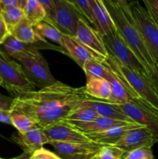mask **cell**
Returning a JSON list of instances; mask_svg holds the SVG:
<instances>
[{"mask_svg": "<svg viewBox=\"0 0 158 159\" xmlns=\"http://www.w3.org/2000/svg\"><path fill=\"white\" fill-rule=\"evenodd\" d=\"M88 98L85 86L74 88L57 81L50 86L13 98L11 111L26 115L44 129L66 119Z\"/></svg>", "mask_w": 158, "mask_h": 159, "instance_id": "1", "label": "cell"}, {"mask_svg": "<svg viewBox=\"0 0 158 159\" xmlns=\"http://www.w3.org/2000/svg\"><path fill=\"white\" fill-rule=\"evenodd\" d=\"M103 2L119 34L143 65L149 74V71L156 64L135 24L129 2L125 0H104Z\"/></svg>", "mask_w": 158, "mask_h": 159, "instance_id": "2", "label": "cell"}, {"mask_svg": "<svg viewBox=\"0 0 158 159\" xmlns=\"http://www.w3.org/2000/svg\"><path fill=\"white\" fill-rule=\"evenodd\" d=\"M105 62L119 78L132 100L141 99L153 108L158 109L157 91L150 78L129 69L109 54Z\"/></svg>", "mask_w": 158, "mask_h": 159, "instance_id": "3", "label": "cell"}, {"mask_svg": "<svg viewBox=\"0 0 158 159\" xmlns=\"http://www.w3.org/2000/svg\"><path fill=\"white\" fill-rule=\"evenodd\" d=\"M0 79L2 85L13 98L36 91L37 87L25 74L20 63L0 50Z\"/></svg>", "mask_w": 158, "mask_h": 159, "instance_id": "4", "label": "cell"}, {"mask_svg": "<svg viewBox=\"0 0 158 159\" xmlns=\"http://www.w3.org/2000/svg\"><path fill=\"white\" fill-rule=\"evenodd\" d=\"M20 62L25 74L37 88L43 89L57 82L52 75L47 61L39 51H26L10 56Z\"/></svg>", "mask_w": 158, "mask_h": 159, "instance_id": "5", "label": "cell"}, {"mask_svg": "<svg viewBox=\"0 0 158 159\" xmlns=\"http://www.w3.org/2000/svg\"><path fill=\"white\" fill-rule=\"evenodd\" d=\"M129 6L135 24L158 65V26L139 2H131Z\"/></svg>", "mask_w": 158, "mask_h": 159, "instance_id": "6", "label": "cell"}, {"mask_svg": "<svg viewBox=\"0 0 158 159\" xmlns=\"http://www.w3.org/2000/svg\"><path fill=\"white\" fill-rule=\"evenodd\" d=\"M102 40L108 54L118 59L129 69L150 78L147 70L129 47L125 43L118 31L115 34L104 36L102 37Z\"/></svg>", "mask_w": 158, "mask_h": 159, "instance_id": "7", "label": "cell"}, {"mask_svg": "<svg viewBox=\"0 0 158 159\" xmlns=\"http://www.w3.org/2000/svg\"><path fill=\"white\" fill-rule=\"evenodd\" d=\"M83 18L71 0H56L53 24L64 35L75 37L79 20Z\"/></svg>", "mask_w": 158, "mask_h": 159, "instance_id": "8", "label": "cell"}, {"mask_svg": "<svg viewBox=\"0 0 158 159\" xmlns=\"http://www.w3.org/2000/svg\"><path fill=\"white\" fill-rule=\"evenodd\" d=\"M55 150V153L61 159H91L99 154L102 144L88 142L65 143L49 141Z\"/></svg>", "mask_w": 158, "mask_h": 159, "instance_id": "9", "label": "cell"}, {"mask_svg": "<svg viewBox=\"0 0 158 159\" xmlns=\"http://www.w3.org/2000/svg\"><path fill=\"white\" fill-rule=\"evenodd\" d=\"M121 110L133 122L147 127L153 133L155 143H158V119L143 104L141 99L119 104Z\"/></svg>", "mask_w": 158, "mask_h": 159, "instance_id": "10", "label": "cell"}, {"mask_svg": "<svg viewBox=\"0 0 158 159\" xmlns=\"http://www.w3.org/2000/svg\"><path fill=\"white\" fill-rule=\"evenodd\" d=\"M74 37L81 44L99 55L102 56L105 58L108 56V51L105 48L102 37L88 24V22L85 21V19L81 18L79 20L77 32Z\"/></svg>", "mask_w": 158, "mask_h": 159, "instance_id": "11", "label": "cell"}, {"mask_svg": "<svg viewBox=\"0 0 158 159\" xmlns=\"http://www.w3.org/2000/svg\"><path fill=\"white\" fill-rule=\"evenodd\" d=\"M154 144L153 133L147 127H142L130 130L113 146L122 150L126 155L140 148H152Z\"/></svg>", "mask_w": 158, "mask_h": 159, "instance_id": "12", "label": "cell"}, {"mask_svg": "<svg viewBox=\"0 0 158 159\" xmlns=\"http://www.w3.org/2000/svg\"><path fill=\"white\" fill-rule=\"evenodd\" d=\"M49 141L74 143L88 142L90 141L85 134L74 128L71 124L64 121L57 123L43 129Z\"/></svg>", "mask_w": 158, "mask_h": 159, "instance_id": "13", "label": "cell"}, {"mask_svg": "<svg viewBox=\"0 0 158 159\" xmlns=\"http://www.w3.org/2000/svg\"><path fill=\"white\" fill-rule=\"evenodd\" d=\"M63 43V49L66 51L67 55L70 56L81 68L88 61L104 62L106 59L84 46L74 37L64 34Z\"/></svg>", "mask_w": 158, "mask_h": 159, "instance_id": "14", "label": "cell"}, {"mask_svg": "<svg viewBox=\"0 0 158 159\" xmlns=\"http://www.w3.org/2000/svg\"><path fill=\"white\" fill-rule=\"evenodd\" d=\"M40 49L53 50V51L61 52L67 55L66 51L61 47L48 43L47 40H39L34 43H26L16 40L12 34H9L0 46V50L9 57L15 53L26 51H33V50L39 51Z\"/></svg>", "mask_w": 158, "mask_h": 159, "instance_id": "15", "label": "cell"}, {"mask_svg": "<svg viewBox=\"0 0 158 159\" xmlns=\"http://www.w3.org/2000/svg\"><path fill=\"white\" fill-rule=\"evenodd\" d=\"M143 126L136 123H129L123 125L110 127L103 131L85 134L90 141L102 145L113 146L117 144L128 132Z\"/></svg>", "mask_w": 158, "mask_h": 159, "instance_id": "16", "label": "cell"}, {"mask_svg": "<svg viewBox=\"0 0 158 159\" xmlns=\"http://www.w3.org/2000/svg\"><path fill=\"white\" fill-rule=\"evenodd\" d=\"M93 9L94 30L102 37L115 34L117 31L114 21L102 0H90Z\"/></svg>", "mask_w": 158, "mask_h": 159, "instance_id": "17", "label": "cell"}, {"mask_svg": "<svg viewBox=\"0 0 158 159\" xmlns=\"http://www.w3.org/2000/svg\"><path fill=\"white\" fill-rule=\"evenodd\" d=\"M13 139L23 149V152L31 155L49 143V139L43 130L38 126L23 133H18V136Z\"/></svg>", "mask_w": 158, "mask_h": 159, "instance_id": "18", "label": "cell"}, {"mask_svg": "<svg viewBox=\"0 0 158 159\" xmlns=\"http://www.w3.org/2000/svg\"><path fill=\"white\" fill-rule=\"evenodd\" d=\"M83 103L93 109L99 114V116H103V117L109 118V119L125 123H135L121 110L119 104L97 100V99H92L90 96L88 99L85 101Z\"/></svg>", "mask_w": 158, "mask_h": 159, "instance_id": "19", "label": "cell"}, {"mask_svg": "<svg viewBox=\"0 0 158 159\" xmlns=\"http://www.w3.org/2000/svg\"><path fill=\"white\" fill-rule=\"evenodd\" d=\"M71 124V126L77 129L81 133L85 134L92 133H98V132L103 131L107 130L110 127H116V126L123 125L125 124L129 123L122 122V121L115 120L109 119V118L103 117V116H99L95 120L90 122L86 123H78V122H65Z\"/></svg>", "mask_w": 158, "mask_h": 159, "instance_id": "20", "label": "cell"}, {"mask_svg": "<svg viewBox=\"0 0 158 159\" xmlns=\"http://www.w3.org/2000/svg\"><path fill=\"white\" fill-rule=\"evenodd\" d=\"M85 92L92 99L111 102V85L105 79L100 78L87 79Z\"/></svg>", "mask_w": 158, "mask_h": 159, "instance_id": "21", "label": "cell"}, {"mask_svg": "<svg viewBox=\"0 0 158 159\" xmlns=\"http://www.w3.org/2000/svg\"><path fill=\"white\" fill-rule=\"evenodd\" d=\"M10 34L16 40L26 43H34L39 40H46L37 34L31 23L25 17L12 30Z\"/></svg>", "mask_w": 158, "mask_h": 159, "instance_id": "22", "label": "cell"}, {"mask_svg": "<svg viewBox=\"0 0 158 159\" xmlns=\"http://www.w3.org/2000/svg\"><path fill=\"white\" fill-rule=\"evenodd\" d=\"M109 68V67H108ZM111 70V69H110ZM108 83L111 85L112 89V99L111 103L115 104H123L132 101L131 97L128 93L127 90L122 85L119 78L116 75L114 72L111 70L108 79Z\"/></svg>", "mask_w": 158, "mask_h": 159, "instance_id": "23", "label": "cell"}, {"mask_svg": "<svg viewBox=\"0 0 158 159\" xmlns=\"http://www.w3.org/2000/svg\"><path fill=\"white\" fill-rule=\"evenodd\" d=\"M33 26L34 30L42 38L45 39V40L48 39L51 41L55 42L63 48L64 34L58 29H57L54 25L43 20Z\"/></svg>", "mask_w": 158, "mask_h": 159, "instance_id": "24", "label": "cell"}, {"mask_svg": "<svg viewBox=\"0 0 158 159\" xmlns=\"http://www.w3.org/2000/svg\"><path fill=\"white\" fill-rule=\"evenodd\" d=\"M24 17L33 26L46 18V12L40 0H26L23 8Z\"/></svg>", "mask_w": 158, "mask_h": 159, "instance_id": "25", "label": "cell"}, {"mask_svg": "<svg viewBox=\"0 0 158 159\" xmlns=\"http://www.w3.org/2000/svg\"><path fill=\"white\" fill-rule=\"evenodd\" d=\"M99 114L93 109L82 102L80 106L76 107L70 113L64 122H78L86 123L92 121L99 117Z\"/></svg>", "mask_w": 158, "mask_h": 159, "instance_id": "26", "label": "cell"}, {"mask_svg": "<svg viewBox=\"0 0 158 159\" xmlns=\"http://www.w3.org/2000/svg\"><path fill=\"white\" fill-rule=\"evenodd\" d=\"M82 69L86 75L87 79L89 78H100L107 80L111 73V70L105 62H99L95 60L87 61Z\"/></svg>", "mask_w": 158, "mask_h": 159, "instance_id": "27", "label": "cell"}, {"mask_svg": "<svg viewBox=\"0 0 158 159\" xmlns=\"http://www.w3.org/2000/svg\"><path fill=\"white\" fill-rule=\"evenodd\" d=\"M11 120L12 125L18 130V133H23L37 127L36 123L31 118L16 112L11 111Z\"/></svg>", "mask_w": 158, "mask_h": 159, "instance_id": "28", "label": "cell"}, {"mask_svg": "<svg viewBox=\"0 0 158 159\" xmlns=\"http://www.w3.org/2000/svg\"><path fill=\"white\" fill-rule=\"evenodd\" d=\"M0 14L2 16L9 33L24 18V12L23 9L20 8H12L8 10L1 11Z\"/></svg>", "mask_w": 158, "mask_h": 159, "instance_id": "29", "label": "cell"}, {"mask_svg": "<svg viewBox=\"0 0 158 159\" xmlns=\"http://www.w3.org/2000/svg\"><path fill=\"white\" fill-rule=\"evenodd\" d=\"M72 2L76 6L83 19L85 20L86 19L88 23L93 24L94 16H93V9L90 0H77V1H72Z\"/></svg>", "mask_w": 158, "mask_h": 159, "instance_id": "30", "label": "cell"}, {"mask_svg": "<svg viewBox=\"0 0 158 159\" xmlns=\"http://www.w3.org/2000/svg\"><path fill=\"white\" fill-rule=\"evenodd\" d=\"M100 159H124L125 153L114 146L105 145L99 152Z\"/></svg>", "mask_w": 158, "mask_h": 159, "instance_id": "31", "label": "cell"}, {"mask_svg": "<svg viewBox=\"0 0 158 159\" xmlns=\"http://www.w3.org/2000/svg\"><path fill=\"white\" fill-rule=\"evenodd\" d=\"M124 159H156L151 148H140L129 152Z\"/></svg>", "mask_w": 158, "mask_h": 159, "instance_id": "32", "label": "cell"}, {"mask_svg": "<svg viewBox=\"0 0 158 159\" xmlns=\"http://www.w3.org/2000/svg\"><path fill=\"white\" fill-rule=\"evenodd\" d=\"M40 3L43 6L45 12H46V18L45 21L53 24L54 19V15H55V1L53 0H40Z\"/></svg>", "mask_w": 158, "mask_h": 159, "instance_id": "33", "label": "cell"}, {"mask_svg": "<svg viewBox=\"0 0 158 159\" xmlns=\"http://www.w3.org/2000/svg\"><path fill=\"white\" fill-rule=\"evenodd\" d=\"M29 159H61L54 152H50L48 149L42 148L34 152L30 155Z\"/></svg>", "mask_w": 158, "mask_h": 159, "instance_id": "34", "label": "cell"}, {"mask_svg": "<svg viewBox=\"0 0 158 159\" xmlns=\"http://www.w3.org/2000/svg\"><path fill=\"white\" fill-rule=\"evenodd\" d=\"M26 2V0H0V12L12 8H20L23 9Z\"/></svg>", "mask_w": 158, "mask_h": 159, "instance_id": "35", "label": "cell"}, {"mask_svg": "<svg viewBox=\"0 0 158 159\" xmlns=\"http://www.w3.org/2000/svg\"><path fill=\"white\" fill-rule=\"evenodd\" d=\"M143 4L153 21L158 23V0H146Z\"/></svg>", "mask_w": 158, "mask_h": 159, "instance_id": "36", "label": "cell"}, {"mask_svg": "<svg viewBox=\"0 0 158 159\" xmlns=\"http://www.w3.org/2000/svg\"><path fill=\"white\" fill-rule=\"evenodd\" d=\"M13 103V98L0 94V110H11Z\"/></svg>", "mask_w": 158, "mask_h": 159, "instance_id": "37", "label": "cell"}, {"mask_svg": "<svg viewBox=\"0 0 158 159\" xmlns=\"http://www.w3.org/2000/svg\"><path fill=\"white\" fill-rule=\"evenodd\" d=\"M9 34H10V33H9V29H8L2 16L0 14V46Z\"/></svg>", "mask_w": 158, "mask_h": 159, "instance_id": "38", "label": "cell"}, {"mask_svg": "<svg viewBox=\"0 0 158 159\" xmlns=\"http://www.w3.org/2000/svg\"><path fill=\"white\" fill-rule=\"evenodd\" d=\"M149 76L153 85L158 91V65H156L149 71Z\"/></svg>", "mask_w": 158, "mask_h": 159, "instance_id": "39", "label": "cell"}, {"mask_svg": "<svg viewBox=\"0 0 158 159\" xmlns=\"http://www.w3.org/2000/svg\"><path fill=\"white\" fill-rule=\"evenodd\" d=\"M0 122L12 125L11 120V110H0Z\"/></svg>", "mask_w": 158, "mask_h": 159, "instance_id": "40", "label": "cell"}, {"mask_svg": "<svg viewBox=\"0 0 158 159\" xmlns=\"http://www.w3.org/2000/svg\"><path fill=\"white\" fill-rule=\"evenodd\" d=\"M141 101H142L143 104L144 106H145L146 107H147V109H148L149 110H150V112H151L152 113H153V115H154L155 116H156V118L158 119V109H155V108H153V107H151V106H150L149 104H147V102H145V101H143V99H141Z\"/></svg>", "mask_w": 158, "mask_h": 159, "instance_id": "41", "label": "cell"}, {"mask_svg": "<svg viewBox=\"0 0 158 159\" xmlns=\"http://www.w3.org/2000/svg\"><path fill=\"white\" fill-rule=\"evenodd\" d=\"M30 155L31 154L28 153V152H23V153H22L20 155H19V156L15 157V158H8V159H29V158H30Z\"/></svg>", "mask_w": 158, "mask_h": 159, "instance_id": "42", "label": "cell"}, {"mask_svg": "<svg viewBox=\"0 0 158 159\" xmlns=\"http://www.w3.org/2000/svg\"><path fill=\"white\" fill-rule=\"evenodd\" d=\"M91 159H100V158H99V155H95V156H94V158H92Z\"/></svg>", "mask_w": 158, "mask_h": 159, "instance_id": "43", "label": "cell"}, {"mask_svg": "<svg viewBox=\"0 0 158 159\" xmlns=\"http://www.w3.org/2000/svg\"><path fill=\"white\" fill-rule=\"evenodd\" d=\"M0 85H2V81H1V79H0Z\"/></svg>", "mask_w": 158, "mask_h": 159, "instance_id": "44", "label": "cell"}, {"mask_svg": "<svg viewBox=\"0 0 158 159\" xmlns=\"http://www.w3.org/2000/svg\"><path fill=\"white\" fill-rule=\"evenodd\" d=\"M156 25H157V26H158V23H156Z\"/></svg>", "mask_w": 158, "mask_h": 159, "instance_id": "45", "label": "cell"}, {"mask_svg": "<svg viewBox=\"0 0 158 159\" xmlns=\"http://www.w3.org/2000/svg\"><path fill=\"white\" fill-rule=\"evenodd\" d=\"M156 91H157V90H156ZM157 94H158V91H157Z\"/></svg>", "mask_w": 158, "mask_h": 159, "instance_id": "46", "label": "cell"}, {"mask_svg": "<svg viewBox=\"0 0 158 159\" xmlns=\"http://www.w3.org/2000/svg\"><path fill=\"white\" fill-rule=\"evenodd\" d=\"M0 159H3V158H0Z\"/></svg>", "mask_w": 158, "mask_h": 159, "instance_id": "47", "label": "cell"}]
</instances>
